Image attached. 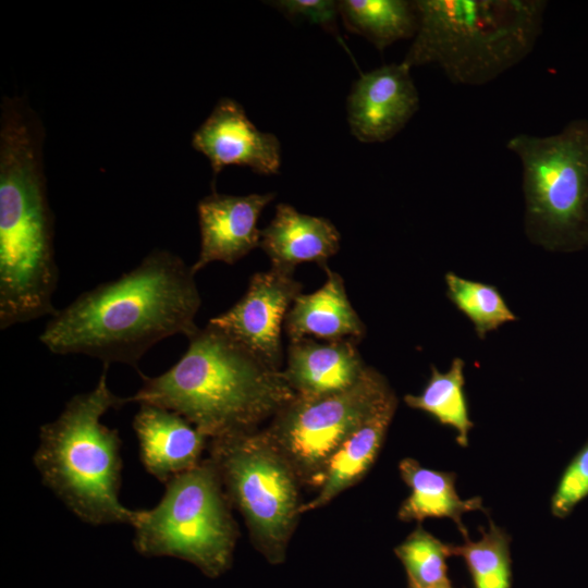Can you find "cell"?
Segmentation results:
<instances>
[{"label":"cell","instance_id":"cb8c5ba5","mask_svg":"<svg viewBox=\"0 0 588 588\" xmlns=\"http://www.w3.org/2000/svg\"><path fill=\"white\" fill-rule=\"evenodd\" d=\"M452 547L418 526L395 548V554L406 569L408 584L428 588L450 581L446 559L453 555Z\"/></svg>","mask_w":588,"mask_h":588},{"label":"cell","instance_id":"ba28073f","mask_svg":"<svg viewBox=\"0 0 588 588\" xmlns=\"http://www.w3.org/2000/svg\"><path fill=\"white\" fill-rule=\"evenodd\" d=\"M209 460L257 549L272 563L282 561L302 505L285 457L266 431L254 430L212 439Z\"/></svg>","mask_w":588,"mask_h":588},{"label":"cell","instance_id":"7402d4cb","mask_svg":"<svg viewBox=\"0 0 588 588\" xmlns=\"http://www.w3.org/2000/svg\"><path fill=\"white\" fill-rule=\"evenodd\" d=\"M480 532L478 541L453 546V555L465 561L475 588H511L510 536L491 520Z\"/></svg>","mask_w":588,"mask_h":588},{"label":"cell","instance_id":"7c38bea8","mask_svg":"<svg viewBox=\"0 0 588 588\" xmlns=\"http://www.w3.org/2000/svg\"><path fill=\"white\" fill-rule=\"evenodd\" d=\"M192 146L209 160L215 176L228 166L247 167L256 173L277 174L281 145L272 133L259 131L244 108L222 98L194 132Z\"/></svg>","mask_w":588,"mask_h":588},{"label":"cell","instance_id":"5bb4252c","mask_svg":"<svg viewBox=\"0 0 588 588\" xmlns=\"http://www.w3.org/2000/svg\"><path fill=\"white\" fill-rule=\"evenodd\" d=\"M133 419L139 456L146 471L160 482L200 464L207 437L180 414L150 404Z\"/></svg>","mask_w":588,"mask_h":588},{"label":"cell","instance_id":"e0dca14e","mask_svg":"<svg viewBox=\"0 0 588 588\" xmlns=\"http://www.w3.org/2000/svg\"><path fill=\"white\" fill-rule=\"evenodd\" d=\"M324 270L323 285L314 293H301L286 314L284 328L290 342L304 338L357 342L365 334V324L347 297L342 277Z\"/></svg>","mask_w":588,"mask_h":588},{"label":"cell","instance_id":"484cf974","mask_svg":"<svg viewBox=\"0 0 588 588\" xmlns=\"http://www.w3.org/2000/svg\"><path fill=\"white\" fill-rule=\"evenodd\" d=\"M268 4L274 7L279 12L291 20L301 17L308 20L310 23L319 25L326 32L332 34L350 53L338 27V15H340L338 1L277 0L269 1Z\"/></svg>","mask_w":588,"mask_h":588},{"label":"cell","instance_id":"8fae6325","mask_svg":"<svg viewBox=\"0 0 588 588\" xmlns=\"http://www.w3.org/2000/svg\"><path fill=\"white\" fill-rule=\"evenodd\" d=\"M419 109V94L404 63L362 73L346 100L347 122L362 143H384L401 132Z\"/></svg>","mask_w":588,"mask_h":588},{"label":"cell","instance_id":"7a4b0ae2","mask_svg":"<svg viewBox=\"0 0 588 588\" xmlns=\"http://www.w3.org/2000/svg\"><path fill=\"white\" fill-rule=\"evenodd\" d=\"M38 119L10 110L0 127V328L57 311L59 271Z\"/></svg>","mask_w":588,"mask_h":588},{"label":"cell","instance_id":"4fadbf2b","mask_svg":"<svg viewBox=\"0 0 588 588\" xmlns=\"http://www.w3.org/2000/svg\"><path fill=\"white\" fill-rule=\"evenodd\" d=\"M275 194L224 195L213 192L197 205L200 252L192 265L196 273L208 264L233 265L260 245L257 223Z\"/></svg>","mask_w":588,"mask_h":588},{"label":"cell","instance_id":"d4e9b609","mask_svg":"<svg viewBox=\"0 0 588 588\" xmlns=\"http://www.w3.org/2000/svg\"><path fill=\"white\" fill-rule=\"evenodd\" d=\"M588 497V440L565 467L551 498V513L567 517Z\"/></svg>","mask_w":588,"mask_h":588},{"label":"cell","instance_id":"44dd1931","mask_svg":"<svg viewBox=\"0 0 588 588\" xmlns=\"http://www.w3.org/2000/svg\"><path fill=\"white\" fill-rule=\"evenodd\" d=\"M464 360L454 358L446 372L431 366V376L420 394H407L404 402L414 409L422 411L441 425L456 432V442L468 445V433L474 426L464 393Z\"/></svg>","mask_w":588,"mask_h":588},{"label":"cell","instance_id":"3957f363","mask_svg":"<svg viewBox=\"0 0 588 588\" xmlns=\"http://www.w3.org/2000/svg\"><path fill=\"white\" fill-rule=\"evenodd\" d=\"M140 376L143 385L128 403L173 411L211 439L254 431L296 397L283 371L209 322L188 338L170 369Z\"/></svg>","mask_w":588,"mask_h":588},{"label":"cell","instance_id":"603a6c76","mask_svg":"<svg viewBox=\"0 0 588 588\" xmlns=\"http://www.w3.org/2000/svg\"><path fill=\"white\" fill-rule=\"evenodd\" d=\"M448 296L474 324L480 339L500 326L516 320L498 289L482 282L445 274Z\"/></svg>","mask_w":588,"mask_h":588},{"label":"cell","instance_id":"ac0fdd59","mask_svg":"<svg viewBox=\"0 0 588 588\" xmlns=\"http://www.w3.org/2000/svg\"><path fill=\"white\" fill-rule=\"evenodd\" d=\"M396 406L393 392L344 440L326 465L318 494L299 506V514L322 507L365 476L382 446Z\"/></svg>","mask_w":588,"mask_h":588},{"label":"cell","instance_id":"9c48e42d","mask_svg":"<svg viewBox=\"0 0 588 588\" xmlns=\"http://www.w3.org/2000/svg\"><path fill=\"white\" fill-rule=\"evenodd\" d=\"M391 393L385 378L366 367L347 390L319 397L296 396L274 416L266 432L296 477L320 483L333 453Z\"/></svg>","mask_w":588,"mask_h":588},{"label":"cell","instance_id":"2e32d148","mask_svg":"<svg viewBox=\"0 0 588 588\" xmlns=\"http://www.w3.org/2000/svg\"><path fill=\"white\" fill-rule=\"evenodd\" d=\"M341 236L323 217L297 211L289 204H278L270 223L261 230L260 247L271 260V268L293 273L302 262H315L327 269L338 253Z\"/></svg>","mask_w":588,"mask_h":588},{"label":"cell","instance_id":"8992f818","mask_svg":"<svg viewBox=\"0 0 588 588\" xmlns=\"http://www.w3.org/2000/svg\"><path fill=\"white\" fill-rule=\"evenodd\" d=\"M164 486L156 506L136 510L135 550L187 561L211 577L222 574L231 564L237 532L213 464L201 461Z\"/></svg>","mask_w":588,"mask_h":588},{"label":"cell","instance_id":"83f0119b","mask_svg":"<svg viewBox=\"0 0 588 588\" xmlns=\"http://www.w3.org/2000/svg\"><path fill=\"white\" fill-rule=\"evenodd\" d=\"M408 588H419V587L414 586L412 584H408ZM428 588H454V587L451 585L450 581H448V583H443V584L432 586V587H428Z\"/></svg>","mask_w":588,"mask_h":588},{"label":"cell","instance_id":"9a60e30c","mask_svg":"<svg viewBox=\"0 0 588 588\" xmlns=\"http://www.w3.org/2000/svg\"><path fill=\"white\" fill-rule=\"evenodd\" d=\"M366 367L354 340L304 338L290 342L283 372L296 396L319 397L350 389Z\"/></svg>","mask_w":588,"mask_h":588},{"label":"cell","instance_id":"277c9868","mask_svg":"<svg viewBox=\"0 0 588 588\" xmlns=\"http://www.w3.org/2000/svg\"><path fill=\"white\" fill-rule=\"evenodd\" d=\"M417 33L401 61L433 64L457 85L488 84L522 62L542 32L544 0H415Z\"/></svg>","mask_w":588,"mask_h":588},{"label":"cell","instance_id":"d6986e66","mask_svg":"<svg viewBox=\"0 0 588 588\" xmlns=\"http://www.w3.org/2000/svg\"><path fill=\"white\" fill-rule=\"evenodd\" d=\"M399 469L411 489L399 509V518L420 523L429 517H446L456 524L464 539H467L462 516L471 511H486L481 498L462 500L455 489L454 473L425 468L414 458L402 460Z\"/></svg>","mask_w":588,"mask_h":588},{"label":"cell","instance_id":"4316f807","mask_svg":"<svg viewBox=\"0 0 588 588\" xmlns=\"http://www.w3.org/2000/svg\"><path fill=\"white\" fill-rule=\"evenodd\" d=\"M584 244H588V206H587L585 226H584Z\"/></svg>","mask_w":588,"mask_h":588},{"label":"cell","instance_id":"52a82bcc","mask_svg":"<svg viewBox=\"0 0 588 588\" xmlns=\"http://www.w3.org/2000/svg\"><path fill=\"white\" fill-rule=\"evenodd\" d=\"M523 172L526 230L550 248L584 244L588 206V119H574L559 133H519L506 142Z\"/></svg>","mask_w":588,"mask_h":588},{"label":"cell","instance_id":"ffe728a7","mask_svg":"<svg viewBox=\"0 0 588 588\" xmlns=\"http://www.w3.org/2000/svg\"><path fill=\"white\" fill-rule=\"evenodd\" d=\"M338 4L346 29L365 37L379 51L397 40L414 38L417 33L415 1L341 0Z\"/></svg>","mask_w":588,"mask_h":588},{"label":"cell","instance_id":"30bf717a","mask_svg":"<svg viewBox=\"0 0 588 588\" xmlns=\"http://www.w3.org/2000/svg\"><path fill=\"white\" fill-rule=\"evenodd\" d=\"M293 273L271 268L255 273L243 297L209 323L225 332L272 368L282 359L281 329L291 305L302 293Z\"/></svg>","mask_w":588,"mask_h":588},{"label":"cell","instance_id":"6da1fadb","mask_svg":"<svg viewBox=\"0 0 588 588\" xmlns=\"http://www.w3.org/2000/svg\"><path fill=\"white\" fill-rule=\"evenodd\" d=\"M194 275L177 255L154 249L132 270L57 310L39 341L54 354L137 368L156 343L198 331L195 317L201 301Z\"/></svg>","mask_w":588,"mask_h":588},{"label":"cell","instance_id":"5b68a950","mask_svg":"<svg viewBox=\"0 0 588 588\" xmlns=\"http://www.w3.org/2000/svg\"><path fill=\"white\" fill-rule=\"evenodd\" d=\"M108 367L103 364L93 390L71 397L54 420L40 427L33 462L44 485L82 522L132 526L136 510L119 499L122 442L118 430L101 421L128 399L109 389Z\"/></svg>","mask_w":588,"mask_h":588}]
</instances>
